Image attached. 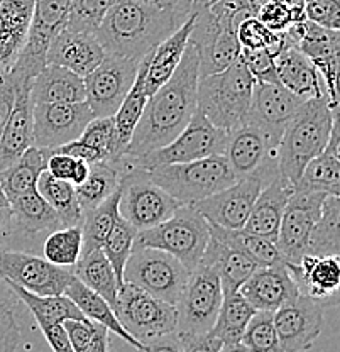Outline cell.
Wrapping results in <instances>:
<instances>
[{"mask_svg": "<svg viewBox=\"0 0 340 352\" xmlns=\"http://www.w3.org/2000/svg\"><path fill=\"white\" fill-rule=\"evenodd\" d=\"M196 85L199 54L188 43L173 75L149 95L124 156H141L173 141L196 110Z\"/></svg>", "mask_w": 340, "mask_h": 352, "instance_id": "obj_1", "label": "cell"}, {"mask_svg": "<svg viewBox=\"0 0 340 352\" xmlns=\"http://www.w3.org/2000/svg\"><path fill=\"white\" fill-rule=\"evenodd\" d=\"M188 10L190 0L174 7L117 0L93 34L107 54L141 61L181 24L178 17Z\"/></svg>", "mask_w": 340, "mask_h": 352, "instance_id": "obj_2", "label": "cell"}, {"mask_svg": "<svg viewBox=\"0 0 340 352\" xmlns=\"http://www.w3.org/2000/svg\"><path fill=\"white\" fill-rule=\"evenodd\" d=\"M339 119V109H332L327 91L306 98L281 134L277 144L280 175L296 185L310 160L327 148L332 126Z\"/></svg>", "mask_w": 340, "mask_h": 352, "instance_id": "obj_3", "label": "cell"}, {"mask_svg": "<svg viewBox=\"0 0 340 352\" xmlns=\"http://www.w3.org/2000/svg\"><path fill=\"white\" fill-rule=\"evenodd\" d=\"M222 292L217 273L207 264L200 263L190 273L188 281L177 302V327L173 339L177 351L214 352L207 332L214 327L220 310Z\"/></svg>", "mask_w": 340, "mask_h": 352, "instance_id": "obj_4", "label": "cell"}, {"mask_svg": "<svg viewBox=\"0 0 340 352\" xmlns=\"http://www.w3.org/2000/svg\"><path fill=\"white\" fill-rule=\"evenodd\" d=\"M254 83L249 69L237 58L222 72L199 76L196 109L218 129H237L247 122Z\"/></svg>", "mask_w": 340, "mask_h": 352, "instance_id": "obj_5", "label": "cell"}, {"mask_svg": "<svg viewBox=\"0 0 340 352\" xmlns=\"http://www.w3.org/2000/svg\"><path fill=\"white\" fill-rule=\"evenodd\" d=\"M210 239V229L195 205H180L166 220L149 229L137 230L134 245L156 248L170 252L188 271H193L202 261Z\"/></svg>", "mask_w": 340, "mask_h": 352, "instance_id": "obj_6", "label": "cell"}, {"mask_svg": "<svg viewBox=\"0 0 340 352\" xmlns=\"http://www.w3.org/2000/svg\"><path fill=\"white\" fill-rule=\"evenodd\" d=\"M149 175L180 205L203 200L236 182L225 154H212L186 163L159 164L149 168Z\"/></svg>", "mask_w": 340, "mask_h": 352, "instance_id": "obj_7", "label": "cell"}, {"mask_svg": "<svg viewBox=\"0 0 340 352\" xmlns=\"http://www.w3.org/2000/svg\"><path fill=\"white\" fill-rule=\"evenodd\" d=\"M227 138H229V132L215 127L196 109L185 129L173 141L155 151L141 154V156H122L117 161L115 166L124 173L129 168L149 170V168L159 166V164L186 163V161L202 160L212 154H224Z\"/></svg>", "mask_w": 340, "mask_h": 352, "instance_id": "obj_8", "label": "cell"}, {"mask_svg": "<svg viewBox=\"0 0 340 352\" xmlns=\"http://www.w3.org/2000/svg\"><path fill=\"white\" fill-rule=\"evenodd\" d=\"M190 10L195 22L188 43L199 54V76L222 72L239 58L240 44L236 34L239 21L225 10L200 3L190 2Z\"/></svg>", "mask_w": 340, "mask_h": 352, "instance_id": "obj_9", "label": "cell"}, {"mask_svg": "<svg viewBox=\"0 0 340 352\" xmlns=\"http://www.w3.org/2000/svg\"><path fill=\"white\" fill-rule=\"evenodd\" d=\"M113 314L146 352L177 327V307L127 281L120 285Z\"/></svg>", "mask_w": 340, "mask_h": 352, "instance_id": "obj_10", "label": "cell"}, {"mask_svg": "<svg viewBox=\"0 0 340 352\" xmlns=\"http://www.w3.org/2000/svg\"><path fill=\"white\" fill-rule=\"evenodd\" d=\"M192 271L170 252L134 245L124 267L122 281L133 283L164 302L177 305Z\"/></svg>", "mask_w": 340, "mask_h": 352, "instance_id": "obj_11", "label": "cell"}, {"mask_svg": "<svg viewBox=\"0 0 340 352\" xmlns=\"http://www.w3.org/2000/svg\"><path fill=\"white\" fill-rule=\"evenodd\" d=\"M119 215L136 230L166 220L180 207L177 200L152 182L149 170L129 168L120 176Z\"/></svg>", "mask_w": 340, "mask_h": 352, "instance_id": "obj_12", "label": "cell"}, {"mask_svg": "<svg viewBox=\"0 0 340 352\" xmlns=\"http://www.w3.org/2000/svg\"><path fill=\"white\" fill-rule=\"evenodd\" d=\"M73 0H34L31 25L19 58L9 75L19 82H32L46 66L49 43L67 28Z\"/></svg>", "mask_w": 340, "mask_h": 352, "instance_id": "obj_13", "label": "cell"}, {"mask_svg": "<svg viewBox=\"0 0 340 352\" xmlns=\"http://www.w3.org/2000/svg\"><path fill=\"white\" fill-rule=\"evenodd\" d=\"M277 144L264 131L254 124H244L229 132L225 157L236 179L258 178L268 185L280 175Z\"/></svg>", "mask_w": 340, "mask_h": 352, "instance_id": "obj_14", "label": "cell"}, {"mask_svg": "<svg viewBox=\"0 0 340 352\" xmlns=\"http://www.w3.org/2000/svg\"><path fill=\"white\" fill-rule=\"evenodd\" d=\"M141 61L105 53L104 60L87 76L85 102L93 117H112L136 80Z\"/></svg>", "mask_w": 340, "mask_h": 352, "instance_id": "obj_15", "label": "cell"}, {"mask_svg": "<svg viewBox=\"0 0 340 352\" xmlns=\"http://www.w3.org/2000/svg\"><path fill=\"white\" fill-rule=\"evenodd\" d=\"M73 276V270L46 258L0 248V280L14 281L36 295H63Z\"/></svg>", "mask_w": 340, "mask_h": 352, "instance_id": "obj_16", "label": "cell"}, {"mask_svg": "<svg viewBox=\"0 0 340 352\" xmlns=\"http://www.w3.org/2000/svg\"><path fill=\"white\" fill-rule=\"evenodd\" d=\"M93 113L87 102L34 104L32 107V146L53 149L80 138Z\"/></svg>", "mask_w": 340, "mask_h": 352, "instance_id": "obj_17", "label": "cell"}, {"mask_svg": "<svg viewBox=\"0 0 340 352\" xmlns=\"http://www.w3.org/2000/svg\"><path fill=\"white\" fill-rule=\"evenodd\" d=\"M325 197V193L293 190L284 207L276 237V245L284 263H298L306 254L310 234L320 215Z\"/></svg>", "mask_w": 340, "mask_h": 352, "instance_id": "obj_18", "label": "cell"}, {"mask_svg": "<svg viewBox=\"0 0 340 352\" xmlns=\"http://www.w3.org/2000/svg\"><path fill=\"white\" fill-rule=\"evenodd\" d=\"M321 303L299 293L291 302L273 311L281 352H299L313 346L324 327Z\"/></svg>", "mask_w": 340, "mask_h": 352, "instance_id": "obj_19", "label": "cell"}, {"mask_svg": "<svg viewBox=\"0 0 340 352\" xmlns=\"http://www.w3.org/2000/svg\"><path fill=\"white\" fill-rule=\"evenodd\" d=\"M262 188L264 185L258 178L236 179L232 185L193 205L208 223L225 229H242Z\"/></svg>", "mask_w": 340, "mask_h": 352, "instance_id": "obj_20", "label": "cell"}, {"mask_svg": "<svg viewBox=\"0 0 340 352\" xmlns=\"http://www.w3.org/2000/svg\"><path fill=\"white\" fill-rule=\"evenodd\" d=\"M305 98L298 97L286 87L276 83H254L247 122L264 131L269 138L280 142L284 127L295 116ZM246 122V124H247Z\"/></svg>", "mask_w": 340, "mask_h": 352, "instance_id": "obj_21", "label": "cell"}, {"mask_svg": "<svg viewBox=\"0 0 340 352\" xmlns=\"http://www.w3.org/2000/svg\"><path fill=\"white\" fill-rule=\"evenodd\" d=\"M296 46L315 66L325 91L328 95L332 109H339V58H340V32L339 29H328L315 22L305 19V31Z\"/></svg>", "mask_w": 340, "mask_h": 352, "instance_id": "obj_22", "label": "cell"}, {"mask_svg": "<svg viewBox=\"0 0 340 352\" xmlns=\"http://www.w3.org/2000/svg\"><path fill=\"white\" fill-rule=\"evenodd\" d=\"M299 293L310 296L325 308L339 305L340 261L339 256L305 254L298 263H286Z\"/></svg>", "mask_w": 340, "mask_h": 352, "instance_id": "obj_23", "label": "cell"}, {"mask_svg": "<svg viewBox=\"0 0 340 352\" xmlns=\"http://www.w3.org/2000/svg\"><path fill=\"white\" fill-rule=\"evenodd\" d=\"M239 293L256 310L274 311L299 295L298 285L286 263L258 266L240 285Z\"/></svg>", "mask_w": 340, "mask_h": 352, "instance_id": "obj_24", "label": "cell"}, {"mask_svg": "<svg viewBox=\"0 0 340 352\" xmlns=\"http://www.w3.org/2000/svg\"><path fill=\"white\" fill-rule=\"evenodd\" d=\"M105 51L93 32L71 31L65 28L49 43L46 65H60L80 76H87L104 60Z\"/></svg>", "mask_w": 340, "mask_h": 352, "instance_id": "obj_25", "label": "cell"}, {"mask_svg": "<svg viewBox=\"0 0 340 352\" xmlns=\"http://www.w3.org/2000/svg\"><path fill=\"white\" fill-rule=\"evenodd\" d=\"M32 107L31 82L16 83L12 112L0 135V171L16 163L32 146Z\"/></svg>", "mask_w": 340, "mask_h": 352, "instance_id": "obj_26", "label": "cell"}, {"mask_svg": "<svg viewBox=\"0 0 340 352\" xmlns=\"http://www.w3.org/2000/svg\"><path fill=\"white\" fill-rule=\"evenodd\" d=\"M293 190V185L286 178L277 175L256 198L249 219L242 229L276 242L281 217H283L284 207H286Z\"/></svg>", "mask_w": 340, "mask_h": 352, "instance_id": "obj_27", "label": "cell"}, {"mask_svg": "<svg viewBox=\"0 0 340 352\" xmlns=\"http://www.w3.org/2000/svg\"><path fill=\"white\" fill-rule=\"evenodd\" d=\"M277 78L281 85H284L290 91L302 98L318 97L325 91L324 82L320 80L317 68L312 61L299 51L284 34V43L281 50L274 56Z\"/></svg>", "mask_w": 340, "mask_h": 352, "instance_id": "obj_28", "label": "cell"}, {"mask_svg": "<svg viewBox=\"0 0 340 352\" xmlns=\"http://www.w3.org/2000/svg\"><path fill=\"white\" fill-rule=\"evenodd\" d=\"M256 308L240 295L239 292H225L220 310L215 318L214 327L207 332V337L218 351H242L240 339L251 320Z\"/></svg>", "mask_w": 340, "mask_h": 352, "instance_id": "obj_29", "label": "cell"}, {"mask_svg": "<svg viewBox=\"0 0 340 352\" xmlns=\"http://www.w3.org/2000/svg\"><path fill=\"white\" fill-rule=\"evenodd\" d=\"M193 22H195V16H193L192 10H188L186 19L151 51L144 82L148 95H152L164 82H168V78L173 75L177 66L180 65L185 47L188 44Z\"/></svg>", "mask_w": 340, "mask_h": 352, "instance_id": "obj_30", "label": "cell"}, {"mask_svg": "<svg viewBox=\"0 0 340 352\" xmlns=\"http://www.w3.org/2000/svg\"><path fill=\"white\" fill-rule=\"evenodd\" d=\"M32 104L85 102L83 76L60 65H46L31 82Z\"/></svg>", "mask_w": 340, "mask_h": 352, "instance_id": "obj_31", "label": "cell"}, {"mask_svg": "<svg viewBox=\"0 0 340 352\" xmlns=\"http://www.w3.org/2000/svg\"><path fill=\"white\" fill-rule=\"evenodd\" d=\"M295 190L318 192L325 195H340V160H339V119L332 126L327 148L306 163L296 182Z\"/></svg>", "mask_w": 340, "mask_h": 352, "instance_id": "obj_32", "label": "cell"}, {"mask_svg": "<svg viewBox=\"0 0 340 352\" xmlns=\"http://www.w3.org/2000/svg\"><path fill=\"white\" fill-rule=\"evenodd\" d=\"M2 281L31 310L41 332H46L47 329L58 324H63L68 318H85L82 310L67 295H36V293L29 292L14 281Z\"/></svg>", "mask_w": 340, "mask_h": 352, "instance_id": "obj_33", "label": "cell"}, {"mask_svg": "<svg viewBox=\"0 0 340 352\" xmlns=\"http://www.w3.org/2000/svg\"><path fill=\"white\" fill-rule=\"evenodd\" d=\"M217 273L220 280L222 292H239L240 285L251 276L252 271L256 270V264L247 259L246 256L240 254L236 249L222 244L215 237L210 236L207 248L202 256V261Z\"/></svg>", "mask_w": 340, "mask_h": 352, "instance_id": "obj_34", "label": "cell"}, {"mask_svg": "<svg viewBox=\"0 0 340 352\" xmlns=\"http://www.w3.org/2000/svg\"><path fill=\"white\" fill-rule=\"evenodd\" d=\"M63 295H67L68 298L82 310V314L85 315L87 318L105 325L111 332L119 336L120 339L126 340V342L131 344L133 347H136L137 351H146V347L122 327V324L119 322L117 315L113 314L111 303L105 298H102V296L98 295V293H95L93 289H90L89 286L83 285L78 278L73 276V280L69 281L67 288H65Z\"/></svg>", "mask_w": 340, "mask_h": 352, "instance_id": "obj_35", "label": "cell"}, {"mask_svg": "<svg viewBox=\"0 0 340 352\" xmlns=\"http://www.w3.org/2000/svg\"><path fill=\"white\" fill-rule=\"evenodd\" d=\"M149 56H151V53H148L141 60L133 87H131V90L127 91L126 98H124L122 104H120L119 110L112 116L113 124H115L117 146H119V151L122 156L124 153H126L127 146H129L131 138H133V132L136 129L139 119H141L142 116V110H144L146 102H148L149 98V95L146 94V88H144Z\"/></svg>", "mask_w": 340, "mask_h": 352, "instance_id": "obj_36", "label": "cell"}, {"mask_svg": "<svg viewBox=\"0 0 340 352\" xmlns=\"http://www.w3.org/2000/svg\"><path fill=\"white\" fill-rule=\"evenodd\" d=\"M47 157L49 149L31 146L16 163L0 171V182L9 201L36 188L39 175L46 170Z\"/></svg>", "mask_w": 340, "mask_h": 352, "instance_id": "obj_37", "label": "cell"}, {"mask_svg": "<svg viewBox=\"0 0 340 352\" xmlns=\"http://www.w3.org/2000/svg\"><path fill=\"white\" fill-rule=\"evenodd\" d=\"M208 229H210L212 237L239 251L240 254L251 259L256 266H273V264L284 261L274 241L247 232L244 229H225V227L214 226V223H208Z\"/></svg>", "mask_w": 340, "mask_h": 352, "instance_id": "obj_38", "label": "cell"}, {"mask_svg": "<svg viewBox=\"0 0 340 352\" xmlns=\"http://www.w3.org/2000/svg\"><path fill=\"white\" fill-rule=\"evenodd\" d=\"M14 226L25 234H39L60 229L61 222L54 208L43 198L38 188L10 201Z\"/></svg>", "mask_w": 340, "mask_h": 352, "instance_id": "obj_39", "label": "cell"}, {"mask_svg": "<svg viewBox=\"0 0 340 352\" xmlns=\"http://www.w3.org/2000/svg\"><path fill=\"white\" fill-rule=\"evenodd\" d=\"M76 141L83 149L82 157L90 164L97 161L117 163L122 157L117 146L113 117H93Z\"/></svg>", "mask_w": 340, "mask_h": 352, "instance_id": "obj_40", "label": "cell"}, {"mask_svg": "<svg viewBox=\"0 0 340 352\" xmlns=\"http://www.w3.org/2000/svg\"><path fill=\"white\" fill-rule=\"evenodd\" d=\"M73 274L83 285L98 293L102 298L107 300L112 310L115 308L119 283H117L115 273L102 249H95L87 256H82L78 263L73 266Z\"/></svg>", "mask_w": 340, "mask_h": 352, "instance_id": "obj_41", "label": "cell"}, {"mask_svg": "<svg viewBox=\"0 0 340 352\" xmlns=\"http://www.w3.org/2000/svg\"><path fill=\"white\" fill-rule=\"evenodd\" d=\"M36 188L47 204L54 208V212L60 217L61 226H82L83 212L78 204V198H76L75 185H71L67 179L54 178L49 171L45 170L39 175Z\"/></svg>", "mask_w": 340, "mask_h": 352, "instance_id": "obj_42", "label": "cell"}, {"mask_svg": "<svg viewBox=\"0 0 340 352\" xmlns=\"http://www.w3.org/2000/svg\"><path fill=\"white\" fill-rule=\"evenodd\" d=\"M306 254L340 256V198L327 195L308 239Z\"/></svg>", "mask_w": 340, "mask_h": 352, "instance_id": "obj_43", "label": "cell"}, {"mask_svg": "<svg viewBox=\"0 0 340 352\" xmlns=\"http://www.w3.org/2000/svg\"><path fill=\"white\" fill-rule=\"evenodd\" d=\"M119 197L120 190L117 188L111 197L105 198L97 207L90 208L83 214L82 220V256H87L89 252L100 249L112 227L115 226L119 215Z\"/></svg>", "mask_w": 340, "mask_h": 352, "instance_id": "obj_44", "label": "cell"}, {"mask_svg": "<svg viewBox=\"0 0 340 352\" xmlns=\"http://www.w3.org/2000/svg\"><path fill=\"white\" fill-rule=\"evenodd\" d=\"M120 176H122V171L109 161H97V163L90 164V171L85 182L75 186L76 198H78L83 214L90 208L97 207L119 188Z\"/></svg>", "mask_w": 340, "mask_h": 352, "instance_id": "obj_45", "label": "cell"}, {"mask_svg": "<svg viewBox=\"0 0 340 352\" xmlns=\"http://www.w3.org/2000/svg\"><path fill=\"white\" fill-rule=\"evenodd\" d=\"M82 226L60 227L47 236L43 245V254L56 266L73 267L82 258Z\"/></svg>", "mask_w": 340, "mask_h": 352, "instance_id": "obj_46", "label": "cell"}, {"mask_svg": "<svg viewBox=\"0 0 340 352\" xmlns=\"http://www.w3.org/2000/svg\"><path fill=\"white\" fill-rule=\"evenodd\" d=\"M73 352H105L109 351V330L105 325L90 318H68L63 322Z\"/></svg>", "mask_w": 340, "mask_h": 352, "instance_id": "obj_47", "label": "cell"}, {"mask_svg": "<svg viewBox=\"0 0 340 352\" xmlns=\"http://www.w3.org/2000/svg\"><path fill=\"white\" fill-rule=\"evenodd\" d=\"M137 230L131 226L129 222H126L122 217L117 219L115 226L112 227V230L109 232L107 239H105L104 244H102V251L107 256L109 263H111L113 273H115L117 283L120 285L124 274V267H126L127 259H129L131 251L134 248V239H136Z\"/></svg>", "mask_w": 340, "mask_h": 352, "instance_id": "obj_48", "label": "cell"}, {"mask_svg": "<svg viewBox=\"0 0 340 352\" xmlns=\"http://www.w3.org/2000/svg\"><path fill=\"white\" fill-rule=\"evenodd\" d=\"M240 349L254 352H280L273 311L256 310L240 339Z\"/></svg>", "mask_w": 340, "mask_h": 352, "instance_id": "obj_49", "label": "cell"}, {"mask_svg": "<svg viewBox=\"0 0 340 352\" xmlns=\"http://www.w3.org/2000/svg\"><path fill=\"white\" fill-rule=\"evenodd\" d=\"M236 34L240 47H249V50L268 47L273 53V56H276V53L281 50L284 43V31H271L268 25L262 24L256 16L244 17L239 22V25H237Z\"/></svg>", "mask_w": 340, "mask_h": 352, "instance_id": "obj_50", "label": "cell"}, {"mask_svg": "<svg viewBox=\"0 0 340 352\" xmlns=\"http://www.w3.org/2000/svg\"><path fill=\"white\" fill-rule=\"evenodd\" d=\"M117 0H73L67 29L95 32Z\"/></svg>", "mask_w": 340, "mask_h": 352, "instance_id": "obj_51", "label": "cell"}, {"mask_svg": "<svg viewBox=\"0 0 340 352\" xmlns=\"http://www.w3.org/2000/svg\"><path fill=\"white\" fill-rule=\"evenodd\" d=\"M29 28L0 14V76L7 75L23 51Z\"/></svg>", "mask_w": 340, "mask_h": 352, "instance_id": "obj_52", "label": "cell"}, {"mask_svg": "<svg viewBox=\"0 0 340 352\" xmlns=\"http://www.w3.org/2000/svg\"><path fill=\"white\" fill-rule=\"evenodd\" d=\"M239 58L254 78L259 83H276L280 82L276 73V65H274V56L268 47H258V50H249V47H240Z\"/></svg>", "mask_w": 340, "mask_h": 352, "instance_id": "obj_53", "label": "cell"}, {"mask_svg": "<svg viewBox=\"0 0 340 352\" xmlns=\"http://www.w3.org/2000/svg\"><path fill=\"white\" fill-rule=\"evenodd\" d=\"M256 17H258L262 24L268 25V28L274 32L284 31L291 22L306 19L305 16L296 14L295 10H291L290 7L281 3L280 0H264V2L259 6Z\"/></svg>", "mask_w": 340, "mask_h": 352, "instance_id": "obj_54", "label": "cell"}, {"mask_svg": "<svg viewBox=\"0 0 340 352\" xmlns=\"http://www.w3.org/2000/svg\"><path fill=\"white\" fill-rule=\"evenodd\" d=\"M303 10L308 21L328 29L340 28V3L339 0H305Z\"/></svg>", "mask_w": 340, "mask_h": 352, "instance_id": "obj_55", "label": "cell"}, {"mask_svg": "<svg viewBox=\"0 0 340 352\" xmlns=\"http://www.w3.org/2000/svg\"><path fill=\"white\" fill-rule=\"evenodd\" d=\"M21 349V332L12 310L0 302V352Z\"/></svg>", "mask_w": 340, "mask_h": 352, "instance_id": "obj_56", "label": "cell"}, {"mask_svg": "<svg viewBox=\"0 0 340 352\" xmlns=\"http://www.w3.org/2000/svg\"><path fill=\"white\" fill-rule=\"evenodd\" d=\"M76 161H78V157H73L67 153H58V151H53V149H49V157H47L46 170L49 171L54 178L67 179V182L71 183L73 175H75Z\"/></svg>", "mask_w": 340, "mask_h": 352, "instance_id": "obj_57", "label": "cell"}, {"mask_svg": "<svg viewBox=\"0 0 340 352\" xmlns=\"http://www.w3.org/2000/svg\"><path fill=\"white\" fill-rule=\"evenodd\" d=\"M14 100H16V82L7 73V75L0 76V135L9 120L10 112H12Z\"/></svg>", "mask_w": 340, "mask_h": 352, "instance_id": "obj_58", "label": "cell"}, {"mask_svg": "<svg viewBox=\"0 0 340 352\" xmlns=\"http://www.w3.org/2000/svg\"><path fill=\"white\" fill-rule=\"evenodd\" d=\"M193 3H202V6L215 7V9L227 10L232 14L237 21H242L244 17L254 16L247 0H192Z\"/></svg>", "mask_w": 340, "mask_h": 352, "instance_id": "obj_59", "label": "cell"}, {"mask_svg": "<svg viewBox=\"0 0 340 352\" xmlns=\"http://www.w3.org/2000/svg\"><path fill=\"white\" fill-rule=\"evenodd\" d=\"M45 333L47 344L51 346V349L54 352H73L71 344H69L67 329H65L63 324H58L54 327L47 329Z\"/></svg>", "mask_w": 340, "mask_h": 352, "instance_id": "obj_60", "label": "cell"}, {"mask_svg": "<svg viewBox=\"0 0 340 352\" xmlns=\"http://www.w3.org/2000/svg\"><path fill=\"white\" fill-rule=\"evenodd\" d=\"M14 230V219H12V208L10 207H0V248L2 244L9 239V236Z\"/></svg>", "mask_w": 340, "mask_h": 352, "instance_id": "obj_61", "label": "cell"}, {"mask_svg": "<svg viewBox=\"0 0 340 352\" xmlns=\"http://www.w3.org/2000/svg\"><path fill=\"white\" fill-rule=\"evenodd\" d=\"M89 171H90V163H87L85 160H80L78 157V161H76L75 175H73V179H71V185L75 186L82 185V183L87 179V176H89Z\"/></svg>", "mask_w": 340, "mask_h": 352, "instance_id": "obj_62", "label": "cell"}, {"mask_svg": "<svg viewBox=\"0 0 340 352\" xmlns=\"http://www.w3.org/2000/svg\"><path fill=\"white\" fill-rule=\"evenodd\" d=\"M139 2L149 3V6H158V7H174L180 6L185 0H139Z\"/></svg>", "mask_w": 340, "mask_h": 352, "instance_id": "obj_63", "label": "cell"}, {"mask_svg": "<svg viewBox=\"0 0 340 352\" xmlns=\"http://www.w3.org/2000/svg\"><path fill=\"white\" fill-rule=\"evenodd\" d=\"M0 207H10V201H9V198H7L5 192H3L2 182H0Z\"/></svg>", "mask_w": 340, "mask_h": 352, "instance_id": "obj_64", "label": "cell"}]
</instances>
